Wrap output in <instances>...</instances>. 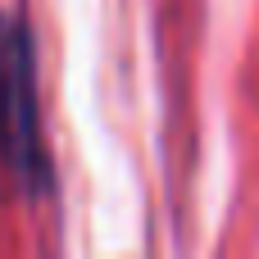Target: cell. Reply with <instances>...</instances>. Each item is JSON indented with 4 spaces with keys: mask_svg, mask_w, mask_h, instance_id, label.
<instances>
[{
    "mask_svg": "<svg viewBox=\"0 0 259 259\" xmlns=\"http://www.w3.org/2000/svg\"><path fill=\"white\" fill-rule=\"evenodd\" d=\"M0 159L32 187H46V150L36 123L32 36L14 14H0Z\"/></svg>",
    "mask_w": 259,
    "mask_h": 259,
    "instance_id": "6da1fadb",
    "label": "cell"
}]
</instances>
